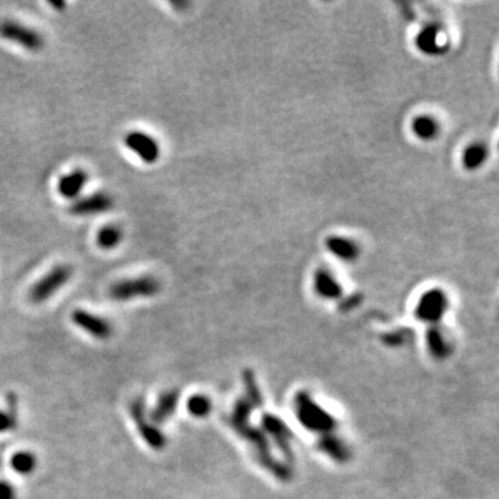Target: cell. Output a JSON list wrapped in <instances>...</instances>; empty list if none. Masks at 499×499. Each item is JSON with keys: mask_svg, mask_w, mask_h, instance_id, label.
<instances>
[{"mask_svg": "<svg viewBox=\"0 0 499 499\" xmlns=\"http://www.w3.org/2000/svg\"><path fill=\"white\" fill-rule=\"evenodd\" d=\"M295 415L298 422L308 430L322 436L335 433L336 420L307 392H298L295 397Z\"/></svg>", "mask_w": 499, "mask_h": 499, "instance_id": "obj_1", "label": "cell"}, {"mask_svg": "<svg viewBox=\"0 0 499 499\" xmlns=\"http://www.w3.org/2000/svg\"><path fill=\"white\" fill-rule=\"evenodd\" d=\"M161 290V283L154 276H140L114 283L110 287V297L116 301H129L137 297H154Z\"/></svg>", "mask_w": 499, "mask_h": 499, "instance_id": "obj_2", "label": "cell"}, {"mask_svg": "<svg viewBox=\"0 0 499 499\" xmlns=\"http://www.w3.org/2000/svg\"><path fill=\"white\" fill-rule=\"evenodd\" d=\"M129 412L132 420L135 422L140 436L147 443V445L157 451L162 450L167 445V438L161 433L158 426L150 420L146 409V402L141 398H136L135 401H132L129 406Z\"/></svg>", "mask_w": 499, "mask_h": 499, "instance_id": "obj_3", "label": "cell"}, {"mask_svg": "<svg viewBox=\"0 0 499 499\" xmlns=\"http://www.w3.org/2000/svg\"><path fill=\"white\" fill-rule=\"evenodd\" d=\"M72 276V269L68 265H57L46 273L29 290V300L33 304H42L57 293Z\"/></svg>", "mask_w": 499, "mask_h": 499, "instance_id": "obj_4", "label": "cell"}, {"mask_svg": "<svg viewBox=\"0 0 499 499\" xmlns=\"http://www.w3.org/2000/svg\"><path fill=\"white\" fill-rule=\"evenodd\" d=\"M0 38L14 42L29 52H39L45 46V40L38 31L10 20L0 22Z\"/></svg>", "mask_w": 499, "mask_h": 499, "instance_id": "obj_5", "label": "cell"}, {"mask_svg": "<svg viewBox=\"0 0 499 499\" xmlns=\"http://www.w3.org/2000/svg\"><path fill=\"white\" fill-rule=\"evenodd\" d=\"M447 307L448 300L445 294L440 290H431L420 297L416 307V315L423 322L436 323L445 315Z\"/></svg>", "mask_w": 499, "mask_h": 499, "instance_id": "obj_6", "label": "cell"}, {"mask_svg": "<svg viewBox=\"0 0 499 499\" xmlns=\"http://www.w3.org/2000/svg\"><path fill=\"white\" fill-rule=\"evenodd\" d=\"M124 141L125 146L137 154L139 158L146 164H154L158 161L160 146L158 141L150 135L140 130H132L125 136Z\"/></svg>", "mask_w": 499, "mask_h": 499, "instance_id": "obj_7", "label": "cell"}, {"mask_svg": "<svg viewBox=\"0 0 499 499\" xmlns=\"http://www.w3.org/2000/svg\"><path fill=\"white\" fill-rule=\"evenodd\" d=\"M71 319L78 328H81L88 335L93 336L95 339L106 340L113 335V326L107 319L98 316L95 314H91L85 309L74 311L71 315Z\"/></svg>", "mask_w": 499, "mask_h": 499, "instance_id": "obj_8", "label": "cell"}, {"mask_svg": "<svg viewBox=\"0 0 499 499\" xmlns=\"http://www.w3.org/2000/svg\"><path fill=\"white\" fill-rule=\"evenodd\" d=\"M114 206V200L107 193H95L86 197H81L72 201L70 207V213L78 217L98 215L105 214L112 210Z\"/></svg>", "mask_w": 499, "mask_h": 499, "instance_id": "obj_9", "label": "cell"}, {"mask_svg": "<svg viewBox=\"0 0 499 499\" xmlns=\"http://www.w3.org/2000/svg\"><path fill=\"white\" fill-rule=\"evenodd\" d=\"M181 399L179 390L165 391L157 401V405L150 412L148 417L154 424H160L167 422L176 410V406Z\"/></svg>", "mask_w": 499, "mask_h": 499, "instance_id": "obj_10", "label": "cell"}, {"mask_svg": "<svg viewBox=\"0 0 499 499\" xmlns=\"http://www.w3.org/2000/svg\"><path fill=\"white\" fill-rule=\"evenodd\" d=\"M88 174L84 169H75L59 181V193L68 200H77L88 183Z\"/></svg>", "mask_w": 499, "mask_h": 499, "instance_id": "obj_11", "label": "cell"}, {"mask_svg": "<svg viewBox=\"0 0 499 499\" xmlns=\"http://www.w3.org/2000/svg\"><path fill=\"white\" fill-rule=\"evenodd\" d=\"M263 426H265V430H266V434H269L270 437H273L280 450L287 455H291L290 452V438H291V433L290 430L286 427V424L279 419V417H275L272 415H265L263 416Z\"/></svg>", "mask_w": 499, "mask_h": 499, "instance_id": "obj_12", "label": "cell"}, {"mask_svg": "<svg viewBox=\"0 0 499 499\" xmlns=\"http://www.w3.org/2000/svg\"><path fill=\"white\" fill-rule=\"evenodd\" d=\"M321 450L323 452H326L330 458H333L335 461H339V462H344L350 458V452H348V448L346 447V444H343L341 440H339L335 433L332 434H326V436H322L321 441Z\"/></svg>", "mask_w": 499, "mask_h": 499, "instance_id": "obj_13", "label": "cell"}, {"mask_svg": "<svg viewBox=\"0 0 499 499\" xmlns=\"http://www.w3.org/2000/svg\"><path fill=\"white\" fill-rule=\"evenodd\" d=\"M315 290L323 298H336L340 295L341 289L335 276L326 270H319L315 276Z\"/></svg>", "mask_w": 499, "mask_h": 499, "instance_id": "obj_14", "label": "cell"}, {"mask_svg": "<svg viewBox=\"0 0 499 499\" xmlns=\"http://www.w3.org/2000/svg\"><path fill=\"white\" fill-rule=\"evenodd\" d=\"M427 347L434 358L444 360L451 353V346L438 329H431L427 335Z\"/></svg>", "mask_w": 499, "mask_h": 499, "instance_id": "obj_15", "label": "cell"}, {"mask_svg": "<svg viewBox=\"0 0 499 499\" xmlns=\"http://www.w3.org/2000/svg\"><path fill=\"white\" fill-rule=\"evenodd\" d=\"M10 465L13 468V470L20 475H31L32 472H35L38 461L32 452L20 451L11 456Z\"/></svg>", "mask_w": 499, "mask_h": 499, "instance_id": "obj_16", "label": "cell"}, {"mask_svg": "<svg viewBox=\"0 0 499 499\" xmlns=\"http://www.w3.org/2000/svg\"><path fill=\"white\" fill-rule=\"evenodd\" d=\"M123 236V231L117 225H107L99 231L96 243L100 249H116L121 243Z\"/></svg>", "mask_w": 499, "mask_h": 499, "instance_id": "obj_17", "label": "cell"}, {"mask_svg": "<svg viewBox=\"0 0 499 499\" xmlns=\"http://www.w3.org/2000/svg\"><path fill=\"white\" fill-rule=\"evenodd\" d=\"M328 247L332 254H335L337 258L344 261H350L357 256V246L353 242L343 238H332L328 242Z\"/></svg>", "mask_w": 499, "mask_h": 499, "instance_id": "obj_18", "label": "cell"}, {"mask_svg": "<svg viewBox=\"0 0 499 499\" xmlns=\"http://www.w3.org/2000/svg\"><path fill=\"white\" fill-rule=\"evenodd\" d=\"M7 405V410H0V433L14 430L17 426V397L14 394H8Z\"/></svg>", "mask_w": 499, "mask_h": 499, "instance_id": "obj_19", "label": "cell"}, {"mask_svg": "<svg viewBox=\"0 0 499 499\" xmlns=\"http://www.w3.org/2000/svg\"><path fill=\"white\" fill-rule=\"evenodd\" d=\"M463 165L469 169L479 168L487 158V150L482 144H472L463 153Z\"/></svg>", "mask_w": 499, "mask_h": 499, "instance_id": "obj_20", "label": "cell"}, {"mask_svg": "<svg viewBox=\"0 0 499 499\" xmlns=\"http://www.w3.org/2000/svg\"><path fill=\"white\" fill-rule=\"evenodd\" d=\"M187 410H189V413H192L196 417H206L213 410V402L210 401L208 397L196 394L189 398Z\"/></svg>", "mask_w": 499, "mask_h": 499, "instance_id": "obj_21", "label": "cell"}, {"mask_svg": "<svg viewBox=\"0 0 499 499\" xmlns=\"http://www.w3.org/2000/svg\"><path fill=\"white\" fill-rule=\"evenodd\" d=\"M413 132L417 137H420L423 140H429L437 135L438 126L434 120H431L429 117H419L413 123Z\"/></svg>", "mask_w": 499, "mask_h": 499, "instance_id": "obj_22", "label": "cell"}, {"mask_svg": "<svg viewBox=\"0 0 499 499\" xmlns=\"http://www.w3.org/2000/svg\"><path fill=\"white\" fill-rule=\"evenodd\" d=\"M420 47H423V50L426 52H436V47L438 45V33L434 29L430 31H424L423 33H420V40H419Z\"/></svg>", "mask_w": 499, "mask_h": 499, "instance_id": "obj_23", "label": "cell"}, {"mask_svg": "<svg viewBox=\"0 0 499 499\" xmlns=\"http://www.w3.org/2000/svg\"><path fill=\"white\" fill-rule=\"evenodd\" d=\"M0 499H17V493L10 483L0 482Z\"/></svg>", "mask_w": 499, "mask_h": 499, "instance_id": "obj_24", "label": "cell"}, {"mask_svg": "<svg viewBox=\"0 0 499 499\" xmlns=\"http://www.w3.org/2000/svg\"><path fill=\"white\" fill-rule=\"evenodd\" d=\"M50 6H53L56 10H61V8H64L67 4H66L64 1H56V3H52V1H50Z\"/></svg>", "mask_w": 499, "mask_h": 499, "instance_id": "obj_25", "label": "cell"}]
</instances>
